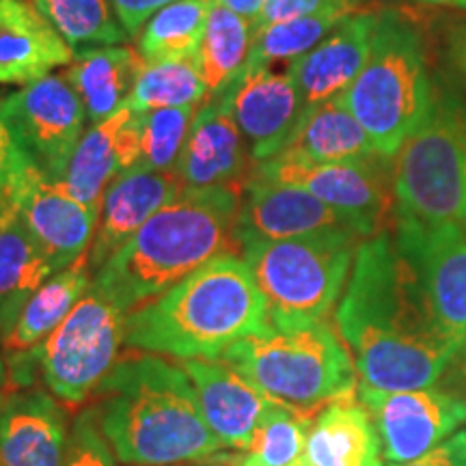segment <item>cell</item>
Wrapping results in <instances>:
<instances>
[{"label":"cell","instance_id":"cell-39","mask_svg":"<svg viewBox=\"0 0 466 466\" xmlns=\"http://www.w3.org/2000/svg\"><path fill=\"white\" fill-rule=\"evenodd\" d=\"M110 3H113L121 26L126 28L127 37L132 39L143 31L151 15H156L162 7L175 3V0H110Z\"/></svg>","mask_w":466,"mask_h":466},{"label":"cell","instance_id":"cell-18","mask_svg":"<svg viewBox=\"0 0 466 466\" xmlns=\"http://www.w3.org/2000/svg\"><path fill=\"white\" fill-rule=\"evenodd\" d=\"M141 162V115L124 106L91 124L76 145L58 184L74 199L100 214L110 184Z\"/></svg>","mask_w":466,"mask_h":466},{"label":"cell","instance_id":"cell-12","mask_svg":"<svg viewBox=\"0 0 466 466\" xmlns=\"http://www.w3.org/2000/svg\"><path fill=\"white\" fill-rule=\"evenodd\" d=\"M398 248L415 270L434 322L458 348L466 346V225L398 223Z\"/></svg>","mask_w":466,"mask_h":466},{"label":"cell","instance_id":"cell-45","mask_svg":"<svg viewBox=\"0 0 466 466\" xmlns=\"http://www.w3.org/2000/svg\"><path fill=\"white\" fill-rule=\"evenodd\" d=\"M294 466H307V464H305V462H302V460H300V462H296Z\"/></svg>","mask_w":466,"mask_h":466},{"label":"cell","instance_id":"cell-1","mask_svg":"<svg viewBox=\"0 0 466 466\" xmlns=\"http://www.w3.org/2000/svg\"><path fill=\"white\" fill-rule=\"evenodd\" d=\"M335 324L360 384L378 391L432 387L462 350L434 322L415 270L389 231L359 244Z\"/></svg>","mask_w":466,"mask_h":466},{"label":"cell","instance_id":"cell-24","mask_svg":"<svg viewBox=\"0 0 466 466\" xmlns=\"http://www.w3.org/2000/svg\"><path fill=\"white\" fill-rule=\"evenodd\" d=\"M382 441L363 401H330L309 425L307 466H384Z\"/></svg>","mask_w":466,"mask_h":466},{"label":"cell","instance_id":"cell-28","mask_svg":"<svg viewBox=\"0 0 466 466\" xmlns=\"http://www.w3.org/2000/svg\"><path fill=\"white\" fill-rule=\"evenodd\" d=\"M55 272V261L35 240L15 206L0 214V333Z\"/></svg>","mask_w":466,"mask_h":466},{"label":"cell","instance_id":"cell-22","mask_svg":"<svg viewBox=\"0 0 466 466\" xmlns=\"http://www.w3.org/2000/svg\"><path fill=\"white\" fill-rule=\"evenodd\" d=\"M67 415L42 389L9 393L0 406V458L5 466H63Z\"/></svg>","mask_w":466,"mask_h":466},{"label":"cell","instance_id":"cell-11","mask_svg":"<svg viewBox=\"0 0 466 466\" xmlns=\"http://www.w3.org/2000/svg\"><path fill=\"white\" fill-rule=\"evenodd\" d=\"M0 119L20 149L58 182L83 138L86 113L63 76H46L0 100Z\"/></svg>","mask_w":466,"mask_h":466},{"label":"cell","instance_id":"cell-27","mask_svg":"<svg viewBox=\"0 0 466 466\" xmlns=\"http://www.w3.org/2000/svg\"><path fill=\"white\" fill-rule=\"evenodd\" d=\"M277 156L311 162H343L380 154L339 96L309 106Z\"/></svg>","mask_w":466,"mask_h":466},{"label":"cell","instance_id":"cell-34","mask_svg":"<svg viewBox=\"0 0 466 466\" xmlns=\"http://www.w3.org/2000/svg\"><path fill=\"white\" fill-rule=\"evenodd\" d=\"M350 15L346 11H322V14L294 17V20L279 22L264 28H258L253 37L247 67L242 72L272 67L279 61H294L309 50L316 48L322 39L329 37L337 26L343 25Z\"/></svg>","mask_w":466,"mask_h":466},{"label":"cell","instance_id":"cell-33","mask_svg":"<svg viewBox=\"0 0 466 466\" xmlns=\"http://www.w3.org/2000/svg\"><path fill=\"white\" fill-rule=\"evenodd\" d=\"M209 96L195 56L143 61L141 74L127 102L134 113L143 115L158 108H177L201 104Z\"/></svg>","mask_w":466,"mask_h":466},{"label":"cell","instance_id":"cell-38","mask_svg":"<svg viewBox=\"0 0 466 466\" xmlns=\"http://www.w3.org/2000/svg\"><path fill=\"white\" fill-rule=\"evenodd\" d=\"M28 156L15 143L14 134L0 119V214L14 206V197Z\"/></svg>","mask_w":466,"mask_h":466},{"label":"cell","instance_id":"cell-10","mask_svg":"<svg viewBox=\"0 0 466 466\" xmlns=\"http://www.w3.org/2000/svg\"><path fill=\"white\" fill-rule=\"evenodd\" d=\"M255 175L311 192L326 206L354 220L365 238L384 231L395 208L393 158L384 156L343 162H311L275 156L259 162Z\"/></svg>","mask_w":466,"mask_h":466},{"label":"cell","instance_id":"cell-43","mask_svg":"<svg viewBox=\"0 0 466 466\" xmlns=\"http://www.w3.org/2000/svg\"><path fill=\"white\" fill-rule=\"evenodd\" d=\"M9 395V376H7V363H5L3 352H0V406L7 400Z\"/></svg>","mask_w":466,"mask_h":466},{"label":"cell","instance_id":"cell-47","mask_svg":"<svg viewBox=\"0 0 466 466\" xmlns=\"http://www.w3.org/2000/svg\"><path fill=\"white\" fill-rule=\"evenodd\" d=\"M0 466H5V464H3V458H0Z\"/></svg>","mask_w":466,"mask_h":466},{"label":"cell","instance_id":"cell-36","mask_svg":"<svg viewBox=\"0 0 466 466\" xmlns=\"http://www.w3.org/2000/svg\"><path fill=\"white\" fill-rule=\"evenodd\" d=\"M115 450L100 428L96 406L85 408L69 430L63 466H116Z\"/></svg>","mask_w":466,"mask_h":466},{"label":"cell","instance_id":"cell-35","mask_svg":"<svg viewBox=\"0 0 466 466\" xmlns=\"http://www.w3.org/2000/svg\"><path fill=\"white\" fill-rule=\"evenodd\" d=\"M201 104L158 108L141 115V162L154 171H175Z\"/></svg>","mask_w":466,"mask_h":466},{"label":"cell","instance_id":"cell-41","mask_svg":"<svg viewBox=\"0 0 466 466\" xmlns=\"http://www.w3.org/2000/svg\"><path fill=\"white\" fill-rule=\"evenodd\" d=\"M450 55L453 66L458 67V72L464 76L466 80V22L458 25L450 35Z\"/></svg>","mask_w":466,"mask_h":466},{"label":"cell","instance_id":"cell-46","mask_svg":"<svg viewBox=\"0 0 466 466\" xmlns=\"http://www.w3.org/2000/svg\"><path fill=\"white\" fill-rule=\"evenodd\" d=\"M203 3H214V0H203Z\"/></svg>","mask_w":466,"mask_h":466},{"label":"cell","instance_id":"cell-31","mask_svg":"<svg viewBox=\"0 0 466 466\" xmlns=\"http://www.w3.org/2000/svg\"><path fill=\"white\" fill-rule=\"evenodd\" d=\"M212 3L175 0L151 15L138 33V55L143 61L192 58L199 48Z\"/></svg>","mask_w":466,"mask_h":466},{"label":"cell","instance_id":"cell-25","mask_svg":"<svg viewBox=\"0 0 466 466\" xmlns=\"http://www.w3.org/2000/svg\"><path fill=\"white\" fill-rule=\"evenodd\" d=\"M91 285L89 255L55 272L48 281L39 285L7 324V329L0 333L5 359L33 352L35 348L42 346L91 289Z\"/></svg>","mask_w":466,"mask_h":466},{"label":"cell","instance_id":"cell-21","mask_svg":"<svg viewBox=\"0 0 466 466\" xmlns=\"http://www.w3.org/2000/svg\"><path fill=\"white\" fill-rule=\"evenodd\" d=\"M380 9H363L322 39L316 48L289 63L288 72L307 108L343 96L370 56Z\"/></svg>","mask_w":466,"mask_h":466},{"label":"cell","instance_id":"cell-9","mask_svg":"<svg viewBox=\"0 0 466 466\" xmlns=\"http://www.w3.org/2000/svg\"><path fill=\"white\" fill-rule=\"evenodd\" d=\"M126 311L91 285L63 324L35 348L46 387L58 401L80 406L97 393L126 343Z\"/></svg>","mask_w":466,"mask_h":466},{"label":"cell","instance_id":"cell-6","mask_svg":"<svg viewBox=\"0 0 466 466\" xmlns=\"http://www.w3.org/2000/svg\"><path fill=\"white\" fill-rule=\"evenodd\" d=\"M341 100L384 158L421 126L434 93L421 35L401 11H378L370 56Z\"/></svg>","mask_w":466,"mask_h":466},{"label":"cell","instance_id":"cell-3","mask_svg":"<svg viewBox=\"0 0 466 466\" xmlns=\"http://www.w3.org/2000/svg\"><path fill=\"white\" fill-rule=\"evenodd\" d=\"M268 324L266 299L248 264L227 253L127 313L126 346L179 360L220 359Z\"/></svg>","mask_w":466,"mask_h":466},{"label":"cell","instance_id":"cell-30","mask_svg":"<svg viewBox=\"0 0 466 466\" xmlns=\"http://www.w3.org/2000/svg\"><path fill=\"white\" fill-rule=\"evenodd\" d=\"M311 415L300 408L279 404L277 410L261 423L247 450L220 456L214 453L209 462L225 466H294L305 453Z\"/></svg>","mask_w":466,"mask_h":466},{"label":"cell","instance_id":"cell-44","mask_svg":"<svg viewBox=\"0 0 466 466\" xmlns=\"http://www.w3.org/2000/svg\"><path fill=\"white\" fill-rule=\"evenodd\" d=\"M417 3H423V5H436V7H456V9H466V0H417Z\"/></svg>","mask_w":466,"mask_h":466},{"label":"cell","instance_id":"cell-2","mask_svg":"<svg viewBox=\"0 0 466 466\" xmlns=\"http://www.w3.org/2000/svg\"><path fill=\"white\" fill-rule=\"evenodd\" d=\"M97 395L102 432L127 466L203 462L223 450L184 367L158 354L119 360Z\"/></svg>","mask_w":466,"mask_h":466},{"label":"cell","instance_id":"cell-42","mask_svg":"<svg viewBox=\"0 0 466 466\" xmlns=\"http://www.w3.org/2000/svg\"><path fill=\"white\" fill-rule=\"evenodd\" d=\"M214 3L223 5V7L233 11V14L247 17V20H250L255 25L261 14V9H264L266 0H214Z\"/></svg>","mask_w":466,"mask_h":466},{"label":"cell","instance_id":"cell-26","mask_svg":"<svg viewBox=\"0 0 466 466\" xmlns=\"http://www.w3.org/2000/svg\"><path fill=\"white\" fill-rule=\"evenodd\" d=\"M143 58L127 46H97L80 50L66 78L83 102L86 121L100 124L127 106L141 74Z\"/></svg>","mask_w":466,"mask_h":466},{"label":"cell","instance_id":"cell-5","mask_svg":"<svg viewBox=\"0 0 466 466\" xmlns=\"http://www.w3.org/2000/svg\"><path fill=\"white\" fill-rule=\"evenodd\" d=\"M268 398L313 412L359 391L352 352L329 319L268 324L220 357Z\"/></svg>","mask_w":466,"mask_h":466},{"label":"cell","instance_id":"cell-16","mask_svg":"<svg viewBox=\"0 0 466 466\" xmlns=\"http://www.w3.org/2000/svg\"><path fill=\"white\" fill-rule=\"evenodd\" d=\"M14 206L56 270L89 255L100 214L74 199L28 158L17 184Z\"/></svg>","mask_w":466,"mask_h":466},{"label":"cell","instance_id":"cell-20","mask_svg":"<svg viewBox=\"0 0 466 466\" xmlns=\"http://www.w3.org/2000/svg\"><path fill=\"white\" fill-rule=\"evenodd\" d=\"M182 192L184 184L175 171H154L137 165L121 173L104 197L89 250L91 270H100L156 212Z\"/></svg>","mask_w":466,"mask_h":466},{"label":"cell","instance_id":"cell-23","mask_svg":"<svg viewBox=\"0 0 466 466\" xmlns=\"http://www.w3.org/2000/svg\"><path fill=\"white\" fill-rule=\"evenodd\" d=\"M76 50L26 0H0V85H31L72 66Z\"/></svg>","mask_w":466,"mask_h":466},{"label":"cell","instance_id":"cell-7","mask_svg":"<svg viewBox=\"0 0 466 466\" xmlns=\"http://www.w3.org/2000/svg\"><path fill=\"white\" fill-rule=\"evenodd\" d=\"M363 240L359 233L339 231L244 242L242 259L264 294L270 322L329 319L346 291L354 255Z\"/></svg>","mask_w":466,"mask_h":466},{"label":"cell","instance_id":"cell-14","mask_svg":"<svg viewBox=\"0 0 466 466\" xmlns=\"http://www.w3.org/2000/svg\"><path fill=\"white\" fill-rule=\"evenodd\" d=\"M255 167L258 162L250 156L229 104L217 93L208 96L206 104L197 108L188 141L175 168L184 190L227 188L244 192Z\"/></svg>","mask_w":466,"mask_h":466},{"label":"cell","instance_id":"cell-32","mask_svg":"<svg viewBox=\"0 0 466 466\" xmlns=\"http://www.w3.org/2000/svg\"><path fill=\"white\" fill-rule=\"evenodd\" d=\"M33 5L72 48L124 46L130 39L110 0H33Z\"/></svg>","mask_w":466,"mask_h":466},{"label":"cell","instance_id":"cell-15","mask_svg":"<svg viewBox=\"0 0 466 466\" xmlns=\"http://www.w3.org/2000/svg\"><path fill=\"white\" fill-rule=\"evenodd\" d=\"M217 96L229 104L233 119L258 165L275 158L307 110L291 74L270 67L242 72L233 83L217 91Z\"/></svg>","mask_w":466,"mask_h":466},{"label":"cell","instance_id":"cell-37","mask_svg":"<svg viewBox=\"0 0 466 466\" xmlns=\"http://www.w3.org/2000/svg\"><path fill=\"white\" fill-rule=\"evenodd\" d=\"M365 3L367 0H266L258 22H255V31L285 20H294V17L322 14V11L359 14L365 9Z\"/></svg>","mask_w":466,"mask_h":466},{"label":"cell","instance_id":"cell-13","mask_svg":"<svg viewBox=\"0 0 466 466\" xmlns=\"http://www.w3.org/2000/svg\"><path fill=\"white\" fill-rule=\"evenodd\" d=\"M357 393L371 412L382 453L391 464L425 456L466 421V401L430 387L417 391H378L359 384Z\"/></svg>","mask_w":466,"mask_h":466},{"label":"cell","instance_id":"cell-8","mask_svg":"<svg viewBox=\"0 0 466 466\" xmlns=\"http://www.w3.org/2000/svg\"><path fill=\"white\" fill-rule=\"evenodd\" d=\"M398 223L466 225V115L445 96L393 156Z\"/></svg>","mask_w":466,"mask_h":466},{"label":"cell","instance_id":"cell-19","mask_svg":"<svg viewBox=\"0 0 466 466\" xmlns=\"http://www.w3.org/2000/svg\"><path fill=\"white\" fill-rule=\"evenodd\" d=\"M179 365L195 387L209 430L223 447L247 450L261 423L281 404L220 359H190L179 360Z\"/></svg>","mask_w":466,"mask_h":466},{"label":"cell","instance_id":"cell-40","mask_svg":"<svg viewBox=\"0 0 466 466\" xmlns=\"http://www.w3.org/2000/svg\"><path fill=\"white\" fill-rule=\"evenodd\" d=\"M391 466H466V430H458L456 434H451L445 442H441L439 447H434L421 458Z\"/></svg>","mask_w":466,"mask_h":466},{"label":"cell","instance_id":"cell-4","mask_svg":"<svg viewBox=\"0 0 466 466\" xmlns=\"http://www.w3.org/2000/svg\"><path fill=\"white\" fill-rule=\"evenodd\" d=\"M242 192L188 190L156 212L97 270V288L130 313L220 255L236 253Z\"/></svg>","mask_w":466,"mask_h":466},{"label":"cell","instance_id":"cell-29","mask_svg":"<svg viewBox=\"0 0 466 466\" xmlns=\"http://www.w3.org/2000/svg\"><path fill=\"white\" fill-rule=\"evenodd\" d=\"M253 22L233 14L223 5L212 3L206 31L195 55L197 69L208 86V93L220 91L242 74L253 48Z\"/></svg>","mask_w":466,"mask_h":466},{"label":"cell","instance_id":"cell-17","mask_svg":"<svg viewBox=\"0 0 466 466\" xmlns=\"http://www.w3.org/2000/svg\"><path fill=\"white\" fill-rule=\"evenodd\" d=\"M339 231L363 236L357 223L346 214L326 206L299 186L272 182L253 173L242 192L236 229L240 247L250 240H288Z\"/></svg>","mask_w":466,"mask_h":466}]
</instances>
